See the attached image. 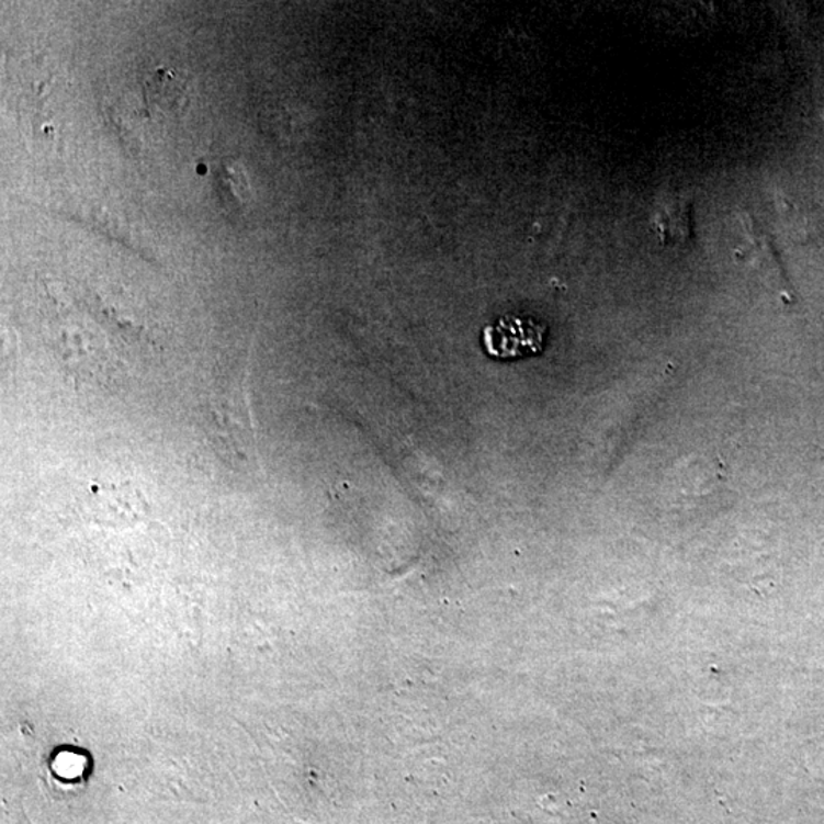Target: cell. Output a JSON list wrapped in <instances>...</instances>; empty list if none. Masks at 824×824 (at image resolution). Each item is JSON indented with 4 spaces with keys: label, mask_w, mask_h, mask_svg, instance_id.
Listing matches in <instances>:
<instances>
[{
    "label": "cell",
    "mask_w": 824,
    "mask_h": 824,
    "mask_svg": "<svg viewBox=\"0 0 824 824\" xmlns=\"http://www.w3.org/2000/svg\"><path fill=\"white\" fill-rule=\"evenodd\" d=\"M190 83L171 69H161L147 84V100L154 111L179 115L189 103Z\"/></svg>",
    "instance_id": "obj_4"
},
{
    "label": "cell",
    "mask_w": 824,
    "mask_h": 824,
    "mask_svg": "<svg viewBox=\"0 0 824 824\" xmlns=\"http://www.w3.org/2000/svg\"><path fill=\"white\" fill-rule=\"evenodd\" d=\"M240 363L216 374L203 409V428L226 464L240 471L253 454L251 417Z\"/></svg>",
    "instance_id": "obj_1"
},
{
    "label": "cell",
    "mask_w": 824,
    "mask_h": 824,
    "mask_svg": "<svg viewBox=\"0 0 824 824\" xmlns=\"http://www.w3.org/2000/svg\"><path fill=\"white\" fill-rule=\"evenodd\" d=\"M546 326L531 316L506 315L483 330V346L490 357H533L544 349Z\"/></svg>",
    "instance_id": "obj_2"
},
{
    "label": "cell",
    "mask_w": 824,
    "mask_h": 824,
    "mask_svg": "<svg viewBox=\"0 0 824 824\" xmlns=\"http://www.w3.org/2000/svg\"><path fill=\"white\" fill-rule=\"evenodd\" d=\"M46 765L49 779L58 787L80 788L92 775L93 759L88 749L76 745H60L53 749Z\"/></svg>",
    "instance_id": "obj_3"
}]
</instances>
